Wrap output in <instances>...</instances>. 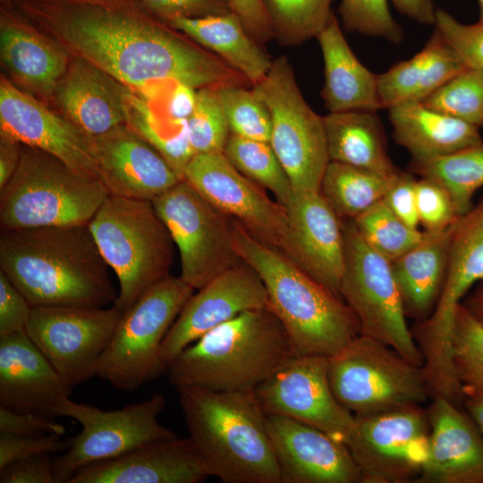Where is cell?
<instances>
[{
  "label": "cell",
  "instance_id": "f1b7e54d",
  "mask_svg": "<svg viewBox=\"0 0 483 483\" xmlns=\"http://www.w3.org/2000/svg\"><path fill=\"white\" fill-rule=\"evenodd\" d=\"M455 224L440 231H423L417 244L391 262L405 315L417 322L428 318L437 302Z\"/></svg>",
  "mask_w": 483,
  "mask_h": 483
},
{
  "label": "cell",
  "instance_id": "ac0fdd59",
  "mask_svg": "<svg viewBox=\"0 0 483 483\" xmlns=\"http://www.w3.org/2000/svg\"><path fill=\"white\" fill-rule=\"evenodd\" d=\"M266 415L284 416L315 427L345 442L355 417L335 397L328 357L294 356L255 391Z\"/></svg>",
  "mask_w": 483,
  "mask_h": 483
},
{
  "label": "cell",
  "instance_id": "d590c367",
  "mask_svg": "<svg viewBox=\"0 0 483 483\" xmlns=\"http://www.w3.org/2000/svg\"><path fill=\"white\" fill-rule=\"evenodd\" d=\"M409 172L443 186L457 214L465 215L473 207L475 193L483 187V141L445 156L411 159Z\"/></svg>",
  "mask_w": 483,
  "mask_h": 483
},
{
  "label": "cell",
  "instance_id": "52a82bcc",
  "mask_svg": "<svg viewBox=\"0 0 483 483\" xmlns=\"http://www.w3.org/2000/svg\"><path fill=\"white\" fill-rule=\"evenodd\" d=\"M89 227L118 279L121 311L170 275L174 242L151 200L109 195Z\"/></svg>",
  "mask_w": 483,
  "mask_h": 483
},
{
  "label": "cell",
  "instance_id": "5b68a950",
  "mask_svg": "<svg viewBox=\"0 0 483 483\" xmlns=\"http://www.w3.org/2000/svg\"><path fill=\"white\" fill-rule=\"evenodd\" d=\"M297 356L270 309L243 311L185 347L167 366L169 383L214 391L254 392Z\"/></svg>",
  "mask_w": 483,
  "mask_h": 483
},
{
  "label": "cell",
  "instance_id": "cb8c5ba5",
  "mask_svg": "<svg viewBox=\"0 0 483 483\" xmlns=\"http://www.w3.org/2000/svg\"><path fill=\"white\" fill-rule=\"evenodd\" d=\"M427 411V454L416 481L483 483V436L463 407L435 398Z\"/></svg>",
  "mask_w": 483,
  "mask_h": 483
},
{
  "label": "cell",
  "instance_id": "484cf974",
  "mask_svg": "<svg viewBox=\"0 0 483 483\" xmlns=\"http://www.w3.org/2000/svg\"><path fill=\"white\" fill-rule=\"evenodd\" d=\"M71 392L25 331L0 336V406L55 417Z\"/></svg>",
  "mask_w": 483,
  "mask_h": 483
},
{
  "label": "cell",
  "instance_id": "816d5d0a",
  "mask_svg": "<svg viewBox=\"0 0 483 483\" xmlns=\"http://www.w3.org/2000/svg\"><path fill=\"white\" fill-rule=\"evenodd\" d=\"M0 432L30 436L52 434L64 436L66 428L49 415L35 411H16L0 406Z\"/></svg>",
  "mask_w": 483,
  "mask_h": 483
},
{
  "label": "cell",
  "instance_id": "f6af8a7d",
  "mask_svg": "<svg viewBox=\"0 0 483 483\" xmlns=\"http://www.w3.org/2000/svg\"><path fill=\"white\" fill-rule=\"evenodd\" d=\"M435 30L468 69H483V23L465 24L436 9Z\"/></svg>",
  "mask_w": 483,
  "mask_h": 483
},
{
  "label": "cell",
  "instance_id": "ba28073f",
  "mask_svg": "<svg viewBox=\"0 0 483 483\" xmlns=\"http://www.w3.org/2000/svg\"><path fill=\"white\" fill-rule=\"evenodd\" d=\"M483 279V196L456 221L443 287L431 315L411 330L422 353L431 399L462 398L452 363V333L457 306Z\"/></svg>",
  "mask_w": 483,
  "mask_h": 483
},
{
  "label": "cell",
  "instance_id": "8fae6325",
  "mask_svg": "<svg viewBox=\"0 0 483 483\" xmlns=\"http://www.w3.org/2000/svg\"><path fill=\"white\" fill-rule=\"evenodd\" d=\"M252 88L270 113L268 142L293 191H319L330 162L324 116L304 99L287 57L273 60L265 78Z\"/></svg>",
  "mask_w": 483,
  "mask_h": 483
},
{
  "label": "cell",
  "instance_id": "9a60e30c",
  "mask_svg": "<svg viewBox=\"0 0 483 483\" xmlns=\"http://www.w3.org/2000/svg\"><path fill=\"white\" fill-rule=\"evenodd\" d=\"M123 314L114 305L34 306L25 332L72 389L97 376Z\"/></svg>",
  "mask_w": 483,
  "mask_h": 483
},
{
  "label": "cell",
  "instance_id": "5bb4252c",
  "mask_svg": "<svg viewBox=\"0 0 483 483\" xmlns=\"http://www.w3.org/2000/svg\"><path fill=\"white\" fill-rule=\"evenodd\" d=\"M180 254V277L194 290L242 261L233 244L232 218L185 180L151 200Z\"/></svg>",
  "mask_w": 483,
  "mask_h": 483
},
{
  "label": "cell",
  "instance_id": "9f6ffc18",
  "mask_svg": "<svg viewBox=\"0 0 483 483\" xmlns=\"http://www.w3.org/2000/svg\"><path fill=\"white\" fill-rule=\"evenodd\" d=\"M231 13L248 33L263 45L275 38L274 30L262 0H227Z\"/></svg>",
  "mask_w": 483,
  "mask_h": 483
},
{
  "label": "cell",
  "instance_id": "bcb514c9",
  "mask_svg": "<svg viewBox=\"0 0 483 483\" xmlns=\"http://www.w3.org/2000/svg\"><path fill=\"white\" fill-rule=\"evenodd\" d=\"M423 47L411 58L399 62L377 76V91L382 108L414 101L426 61Z\"/></svg>",
  "mask_w": 483,
  "mask_h": 483
},
{
  "label": "cell",
  "instance_id": "7dc6e473",
  "mask_svg": "<svg viewBox=\"0 0 483 483\" xmlns=\"http://www.w3.org/2000/svg\"><path fill=\"white\" fill-rule=\"evenodd\" d=\"M424 47L427 56L414 97L417 102L422 101L452 78L468 69L436 30Z\"/></svg>",
  "mask_w": 483,
  "mask_h": 483
},
{
  "label": "cell",
  "instance_id": "4fadbf2b",
  "mask_svg": "<svg viewBox=\"0 0 483 483\" xmlns=\"http://www.w3.org/2000/svg\"><path fill=\"white\" fill-rule=\"evenodd\" d=\"M165 397L153 394L148 399L118 410L104 411L64 397L55 416L71 418L81 427L68 440V448L53 458L57 483H68L81 468L127 453L147 444L177 436L158 419L165 408Z\"/></svg>",
  "mask_w": 483,
  "mask_h": 483
},
{
  "label": "cell",
  "instance_id": "836d02e7",
  "mask_svg": "<svg viewBox=\"0 0 483 483\" xmlns=\"http://www.w3.org/2000/svg\"><path fill=\"white\" fill-rule=\"evenodd\" d=\"M127 124L153 146L182 179L185 166L195 155L187 120L170 118L141 95L129 89Z\"/></svg>",
  "mask_w": 483,
  "mask_h": 483
},
{
  "label": "cell",
  "instance_id": "db71d44e",
  "mask_svg": "<svg viewBox=\"0 0 483 483\" xmlns=\"http://www.w3.org/2000/svg\"><path fill=\"white\" fill-rule=\"evenodd\" d=\"M416 179L410 172L399 171L393 178L383 200L406 225L418 228Z\"/></svg>",
  "mask_w": 483,
  "mask_h": 483
},
{
  "label": "cell",
  "instance_id": "d6a6232c",
  "mask_svg": "<svg viewBox=\"0 0 483 483\" xmlns=\"http://www.w3.org/2000/svg\"><path fill=\"white\" fill-rule=\"evenodd\" d=\"M324 123L330 161L386 177H393L400 171L388 156L386 138L377 112L328 113Z\"/></svg>",
  "mask_w": 483,
  "mask_h": 483
},
{
  "label": "cell",
  "instance_id": "d6986e66",
  "mask_svg": "<svg viewBox=\"0 0 483 483\" xmlns=\"http://www.w3.org/2000/svg\"><path fill=\"white\" fill-rule=\"evenodd\" d=\"M1 138L47 152L83 174L100 180L89 136L2 77Z\"/></svg>",
  "mask_w": 483,
  "mask_h": 483
},
{
  "label": "cell",
  "instance_id": "ffe728a7",
  "mask_svg": "<svg viewBox=\"0 0 483 483\" xmlns=\"http://www.w3.org/2000/svg\"><path fill=\"white\" fill-rule=\"evenodd\" d=\"M269 307L266 287L247 263L221 273L189 299L166 334L162 359L167 366L188 345L240 313Z\"/></svg>",
  "mask_w": 483,
  "mask_h": 483
},
{
  "label": "cell",
  "instance_id": "2e32d148",
  "mask_svg": "<svg viewBox=\"0 0 483 483\" xmlns=\"http://www.w3.org/2000/svg\"><path fill=\"white\" fill-rule=\"evenodd\" d=\"M428 434V411L411 405L355 417L344 443L361 483H406L419 478Z\"/></svg>",
  "mask_w": 483,
  "mask_h": 483
},
{
  "label": "cell",
  "instance_id": "11a10c76",
  "mask_svg": "<svg viewBox=\"0 0 483 483\" xmlns=\"http://www.w3.org/2000/svg\"><path fill=\"white\" fill-rule=\"evenodd\" d=\"M51 454H38L13 462L0 469L1 483H57Z\"/></svg>",
  "mask_w": 483,
  "mask_h": 483
},
{
  "label": "cell",
  "instance_id": "6125c7cd",
  "mask_svg": "<svg viewBox=\"0 0 483 483\" xmlns=\"http://www.w3.org/2000/svg\"><path fill=\"white\" fill-rule=\"evenodd\" d=\"M463 409L483 436V397L465 398L463 400Z\"/></svg>",
  "mask_w": 483,
  "mask_h": 483
},
{
  "label": "cell",
  "instance_id": "3957f363",
  "mask_svg": "<svg viewBox=\"0 0 483 483\" xmlns=\"http://www.w3.org/2000/svg\"><path fill=\"white\" fill-rule=\"evenodd\" d=\"M232 234L240 258L261 278L269 307L297 356L330 357L360 334L358 318L345 301L282 251L256 239L233 218Z\"/></svg>",
  "mask_w": 483,
  "mask_h": 483
},
{
  "label": "cell",
  "instance_id": "4dcf8cb0",
  "mask_svg": "<svg viewBox=\"0 0 483 483\" xmlns=\"http://www.w3.org/2000/svg\"><path fill=\"white\" fill-rule=\"evenodd\" d=\"M1 58L24 86L41 95H51L65 73V50L46 39L10 13L2 15Z\"/></svg>",
  "mask_w": 483,
  "mask_h": 483
},
{
  "label": "cell",
  "instance_id": "83f0119b",
  "mask_svg": "<svg viewBox=\"0 0 483 483\" xmlns=\"http://www.w3.org/2000/svg\"><path fill=\"white\" fill-rule=\"evenodd\" d=\"M316 38L323 61L325 82L321 91L329 113L382 109L377 76L356 57L334 13Z\"/></svg>",
  "mask_w": 483,
  "mask_h": 483
},
{
  "label": "cell",
  "instance_id": "6da1fadb",
  "mask_svg": "<svg viewBox=\"0 0 483 483\" xmlns=\"http://www.w3.org/2000/svg\"><path fill=\"white\" fill-rule=\"evenodd\" d=\"M61 47L150 97L166 84L251 86L239 72L138 0H18Z\"/></svg>",
  "mask_w": 483,
  "mask_h": 483
},
{
  "label": "cell",
  "instance_id": "b9f144b4",
  "mask_svg": "<svg viewBox=\"0 0 483 483\" xmlns=\"http://www.w3.org/2000/svg\"><path fill=\"white\" fill-rule=\"evenodd\" d=\"M248 87L224 85L216 88L231 134L268 142L270 113L253 88Z\"/></svg>",
  "mask_w": 483,
  "mask_h": 483
},
{
  "label": "cell",
  "instance_id": "277c9868",
  "mask_svg": "<svg viewBox=\"0 0 483 483\" xmlns=\"http://www.w3.org/2000/svg\"><path fill=\"white\" fill-rule=\"evenodd\" d=\"M176 390L189 437L209 476L225 483H281L267 415L254 392Z\"/></svg>",
  "mask_w": 483,
  "mask_h": 483
},
{
  "label": "cell",
  "instance_id": "7bdbcfd3",
  "mask_svg": "<svg viewBox=\"0 0 483 483\" xmlns=\"http://www.w3.org/2000/svg\"><path fill=\"white\" fill-rule=\"evenodd\" d=\"M216 88L198 89L194 111L187 120L190 141L195 154L224 152L231 135Z\"/></svg>",
  "mask_w": 483,
  "mask_h": 483
},
{
  "label": "cell",
  "instance_id": "8992f818",
  "mask_svg": "<svg viewBox=\"0 0 483 483\" xmlns=\"http://www.w3.org/2000/svg\"><path fill=\"white\" fill-rule=\"evenodd\" d=\"M108 196L99 179L21 144L20 164L0 190V228L89 225Z\"/></svg>",
  "mask_w": 483,
  "mask_h": 483
},
{
  "label": "cell",
  "instance_id": "94428289",
  "mask_svg": "<svg viewBox=\"0 0 483 483\" xmlns=\"http://www.w3.org/2000/svg\"><path fill=\"white\" fill-rule=\"evenodd\" d=\"M462 303L483 325V279L471 288Z\"/></svg>",
  "mask_w": 483,
  "mask_h": 483
},
{
  "label": "cell",
  "instance_id": "e7e4bbea",
  "mask_svg": "<svg viewBox=\"0 0 483 483\" xmlns=\"http://www.w3.org/2000/svg\"><path fill=\"white\" fill-rule=\"evenodd\" d=\"M3 1H4V3H8V2H9V0H3Z\"/></svg>",
  "mask_w": 483,
  "mask_h": 483
},
{
  "label": "cell",
  "instance_id": "74e56055",
  "mask_svg": "<svg viewBox=\"0 0 483 483\" xmlns=\"http://www.w3.org/2000/svg\"><path fill=\"white\" fill-rule=\"evenodd\" d=\"M452 363L463 398L483 397V325L462 303L453 317Z\"/></svg>",
  "mask_w": 483,
  "mask_h": 483
},
{
  "label": "cell",
  "instance_id": "ee69618b",
  "mask_svg": "<svg viewBox=\"0 0 483 483\" xmlns=\"http://www.w3.org/2000/svg\"><path fill=\"white\" fill-rule=\"evenodd\" d=\"M338 11L344 29L350 32L381 38L394 45L404 38L387 0H340Z\"/></svg>",
  "mask_w": 483,
  "mask_h": 483
},
{
  "label": "cell",
  "instance_id": "e575fe53",
  "mask_svg": "<svg viewBox=\"0 0 483 483\" xmlns=\"http://www.w3.org/2000/svg\"><path fill=\"white\" fill-rule=\"evenodd\" d=\"M393 178L330 161L319 192L341 220H353L384 198Z\"/></svg>",
  "mask_w": 483,
  "mask_h": 483
},
{
  "label": "cell",
  "instance_id": "6f0895ef",
  "mask_svg": "<svg viewBox=\"0 0 483 483\" xmlns=\"http://www.w3.org/2000/svg\"><path fill=\"white\" fill-rule=\"evenodd\" d=\"M198 89L193 87L173 82L168 90L164 91L162 110L172 119L188 120L194 111Z\"/></svg>",
  "mask_w": 483,
  "mask_h": 483
},
{
  "label": "cell",
  "instance_id": "c3c4849f",
  "mask_svg": "<svg viewBox=\"0 0 483 483\" xmlns=\"http://www.w3.org/2000/svg\"><path fill=\"white\" fill-rule=\"evenodd\" d=\"M416 202L419 224L424 231H440L461 216L446 190L436 182L421 178L416 181Z\"/></svg>",
  "mask_w": 483,
  "mask_h": 483
},
{
  "label": "cell",
  "instance_id": "ab89813d",
  "mask_svg": "<svg viewBox=\"0 0 483 483\" xmlns=\"http://www.w3.org/2000/svg\"><path fill=\"white\" fill-rule=\"evenodd\" d=\"M352 222L363 240L390 262L417 244L423 233L402 221L383 199Z\"/></svg>",
  "mask_w": 483,
  "mask_h": 483
},
{
  "label": "cell",
  "instance_id": "603a6c76",
  "mask_svg": "<svg viewBox=\"0 0 483 483\" xmlns=\"http://www.w3.org/2000/svg\"><path fill=\"white\" fill-rule=\"evenodd\" d=\"M90 139L109 195L153 200L182 180L127 123Z\"/></svg>",
  "mask_w": 483,
  "mask_h": 483
},
{
  "label": "cell",
  "instance_id": "f5cc1de1",
  "mask_svg": "<svg viewBox=\"0 0 483 483\" xmlns=\"http://www.w3.org/2000/svg\"><path fill=\"white\" fill-rule=\"evenodd\" d=\"M32 306L0 271V336L25 331Z\"/></svg>",
  "mask_w": 483,
  "mask_h": 483
},
{
  "label": "cell",
  "instance_id": "680465c9",
  "mask_svg": "<svg viewBox=\"0 0 483 483\" xmlns=\"http://www.w3.org/2000/svg\"><path fill=\"white\" fill-rule=\"evenodd\" d=\"M21 157V144L13 140L1 138L0 141V190L15 173Z\"/></svg>",
  "mask_w": 483,
  "mask_h": 483
},
{
  "label": "cell",
  "instance_id": "60d3db41",
  "mask_svg": "<svg viewBox=\"0 0 483 483\" xmlns=\"http://www.w3.org/2000/svg\"><path fill=\"white\" fill-rule=\"evenodd\" d=\"M425 106L483 126V69H466L420 101Z\"/></svg>",
  "mask_w": 483,
  "mask_h": 483
},
{
  "label": "cell",
  "instance_id": "f907efd6",
  "mask_svg": "<svg viewBox=\"0 0 483 483\" xmlns=\"http://www.w3.org/2000/svg\"><path fill=\"white\" fill-rule=\"evenodd\" d=\"M164 21L174 18L199 19L231 12L227 0H138Z\"/></svg>",
  "mask_w": 483,
  "mask_h": 483
},
{
  "label": "cell",
  "instance_id": "be15d7a7",
  "mask_svg": "<svg viewBox=\"0 0 483 483\" xmlns=\"http://www.w3.org/2000/svg\"><path fill=\"white\" fill-rule=\"evenodd\" d=\"M479 3V22L483 23V0H478Z\"/></svg>",
  "mask_w": 483,
  "mask_h": 483
},
{
  "label": "cell",
  "instance_id": "681fc988",
  "mask_svg": "<svg viewBox=\"0 0 483 483\" xmlns=\"http://www.w3.org/2000/svg\"><path fill=\"white\" fill-rule=\"evenodd\" d=\"M67 448L68 441L60 435L30 436L0 432V469L21 459L63 453Z\"/></svg>",
  "mask_w": 483,
  "mask_h": 483
},
{
  "label": "cell",
  "instance_id": "7402d4cb",
  "mask_svg": "<svg viewBox=\"0 0 483 483\" xmlns=\"http://www.w3.org/2000/svg\"><path fill=\"white\" fill-rule=\"evenodd\" d=\"M286 208L285 255L341 297L339 288L344 267L343 221L319 191H293Z\"/></svg>",
  "mask_w": 483,
  "mask_h": 483
},
{
  "label": "cell",
  "instance_id": "7c38bea8",
  "mask_svg": "<svg viewBox=\"0 0 483 483\" xmlns=\"http://www.w3.org/2000/svg\"><path fill=\"white\" fill-rule=\"evenodd\" d=\"M343 221L344 267L339 292L354 311L360 334L378 340L414 365L424 359L407 326L391 262L360 236L352 220Z\"/></svg>",
  "mask_w": 483,
  "mask_h": 483
},
{
  "label": "cell",
  "instance_id": "91938a15",
  "mask_svg": "<svg viewBox=\"0 0 483 483\" xmlns=\"http://www.w3.org/2000/svg\"><path fill=\"white\" fill-rule=\"evenodd\" d=\"M397 11L423 25H433L436 8L432 0H390Z\"/></svg>",
  "mask_w": 483,
  "mask_h": 483
},
{
  "label": "cell",
  "instance_id": "9c48e42d",
  "mask_svg": "<svg viewBox=\"0 0 483 483\" xmlns=\"http://www.w3.org/2000/svg\"><path fill=\"white\" fill-rule=\"evenodd\" d=\"M193 292L180 276L169 275L144 292L123 312L97 376L118 390L134 392L165 374L163 342Z\"/></svg>",
  "mask_w": 483,
  "mask_h": 483
},
{
  "label": "cell",
  "instance_id": "4316f807",
  "mask_svg": "<svg viewBox=\"0 0 483 483\" xmlns=\"http://www.w3.org/2000/svg\"><path fill=\"white\" fill-rule=\"evenodd\" d=\"M129 89L111 75L75 57L55 95L64 117L89 137L127 123Z\"/></svg>",
  "mask_w": 483,
  "mask_h": 483
},
{
  "label": "cell",
  "instance_id": "d4e9b609",
  "mask_svg": "<svg viewBox=\"0 0 483 483\" xmlns=\"http://www.w3.org/2000/svg\"><path fill=\"white\" fill-rule=\"evenodd\" d=\"M208 477L190 437L174 436L85 466L68 483H199Z\"/></svg>",
  "mask_w": 483,
  "mask_h": 483
},
{
  "label": "cell",
  "instance_id": "30bf717a",
  "mask_svg": "<svg viewBox=\"0 0 483 483\" xmlns=\"http://www.w3.org/2000/svg\"><path fill=\"white\" fill-rule=\"evenodd\" d=\"M328 378L336 400L354 417L420 405L429 398L423 367L361 334L328 357Z\"/></svg>",
  "mask_w": 483,
  "mask_h": 483
},
{
  "label": "cell",
  "instance_id": "f546056e",
  "mask_svg": "<svg viewBox=\"0 0 483 483\" xmlns=\"http://www.w3.org/2000/svg\"><path fill=\"white\" fill-rule=\"evenodd\" d=\"M388 110L394 139L413 160L445 156L483 141L479 127L421 102H404Z\"/></svg>",
  "mask_w": 483,
  "mask_h": 483
},
{
  "label": "cell",
  "instance_id": "7a4b0ae2",
  "mask_svg": "<svg viewBox=\"0 0 483 483\" xmlns=\"http://www.w3.org/2000/svg\"><path fill=\"white\" fill-rule=\"evenodd\" d=\"M108 267L89 225L0 233V271L32 307L114 304Z\"/></svg>",
  "mask_w": 483,
  "mask_h": 483
},
{
  "label": "cell",
  "instance_id": "f35d334b",
  "mask_svg": "<svg viewBox=\"0 0 483 483\" xmlns=\"http://www.w3.org/2000/svg\"><path fill=\"white\" fill-rule=\"evenodd\" d=\"M274 30L284 46L316 38L327 22L332 0H262Z\"/></svg>",
  "mask_w": 483,
  "mask_h": 483
},
{
  "label": "cell",
  "instance_id": "e0dca14e",
  "mask_svg": "<svg viewBox=\"0 0 483 483\" xmlns=\"http://www.w3.org/2000/svg\"><path fill=\"white\" fill-rule=\"evenodd\" d=\"M182 179L256 239L285 255L286 207L242 174L224 152L195 154L185 166Z\"/></svg>",
  "mask_w": 483,
  "mask_h": 483
},
{
  "label": "cell",
  "instance_id": "8d00e7d4",
  "mask_svg": "<svg viewBox=\"0 0 483 483\" xmlns=\"http://www.w3.org/2000/svg\"><path fill=\"white\" fill-rule=\"evenodd\" d=\"M224 154L242 174L269 190L279 203L287 206L293 189L269 142L231 134Z\"/></svg>",
  "mask_w": 483,
  "mask_h": 483
},
{
  "label": "cell",
  "instance_id": "44dd1931",
  "mask_svg": "<svg viewBox=\"0 0 483 483\" xmlns=\"http://www.w3.org/2000/svg\"><path fill=\"white\" fill-rule=\"evenodd\" d=\"M267 428L281 483H361L345 443L284 416L267 415Z\"/></svg>",
  "mask_w": 483,
  "mask_h": 483
},
{
  "label": "cell",
  "instance_id": "1f68e13d",
  "mask_svg": "<svg viewBox=\"0 0 483 483\" xmlns=\"http://www.w3.org/2000/svg\"><path fill=\"white\" fill-rule=\"evenodd\" d=\"M209 50L242 74L251 84L259 83L273 60L233 13L199 19L174 18L165 21Z\"/></svg>",
  "mask_w": 483,
  "mask_h": 483
}]
</instances>
